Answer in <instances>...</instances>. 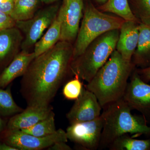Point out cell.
Masks as SVG:
<instances>
[{"label": "cell", "instance_id": "27", "mask_svg": "<svg viewBox=\"0 0 150 150\" xmlns=\"http://www.w3.org/2000/svg\"><path fill=\"white\" fill-rule=\"evenodd\" d=\"M66 142H58L54 143L47 148L48 150H71V148L66 144Z\"/></svg>", "mask_w": 150, "mask_h": 150}, {"label": "cell", "instance_id": "25", "mask_svg": "<svg viewBox=\"0 0 150 150\" xmlns=\"http://www.w3.org/2000/svg\"><path fill=\"white\" fill-rule=\"evenodd\" d=\"M16 26V21L9 15L0 11V32Z\"/></svg>", "mask_w": 150, "mask_h": 150}, {"label": "cell", "instance_id": "23", "mask_svg": "<svg viewBox=\"0 0 150 150\" xmlns=\"http://www.w3.org/2000/svg\"><path fill=\"white\" fill-rule=\"evenodd\" d=\"M130 8L139 23L150 25V0H132Z\"/></svg>", "mask_w": 150, "mask_h": 150}, {"label": "cell", "instance_id": "8", "mask_svg": "<svg viewBox=\"0 0 150 150\" xmlns=\"http://www.w3.org/2000/svg\"><path fill=\"white\" fill-rule=\"evenodd\" d=\"M103 127L102 116L91 121L71 124L67 128V138L86 150L99 148Z\"/></svg>", "mask_w": 150, "mask_h": 150}, {"label": "cell", "instance_id": "28", "mask_svg": "<svg viewBox=\"0 0 150 150\" xmlns=\"http://www.w3.org/2000/svg\"><path fill=\"white\" fill-rule=\"evenodd\" d=\"M137 73L146 80L150 81V66L138 70Z\"/></svg>", "mask_w": 150, "mask_h": 150}, {"label": "cell", "instance_id": "15", "mask_svg": "<svg viewBox=\"0 0 150 150\" xmlns=\"http://www.w3.org/2000/svg\"><path fill=\"white\" fill-rule=\"evenodd\" d=\"M23 38L22 33L16 26L0 32V63L18 54Z\"/></svg>", "mask_w": 150, "mask_h": 150}, {"label": "cell", "instance_id": "1", "mask_svg": "<svg viewBox=\"0 0 150 150\" xmlns=\"http://www.w3.org/2000/svg\"><path fill=\"white\" fill-rule=\"evenodd\" d=\"M73 59L72 43L59 40L33 59L21 81V92L28 105H50L70 70Z\"/></svg>", "mask_w": 150, "mask_h": 150}, {"label": "cell", "instance_id": "20", "mask_svg": "<svg viewBox=\"0 0 150 150\" xmlns=\"http://www.w3.org/2000/svg\"><path fill=\"white\" fill-rule=\"evenodd\" d=\"M108 148L111 150H150V139H137L125 134L116 139Z\"/></svg>", "mask_w": 150, "mask_h": 150}, {"label": "cell", "instance_id": "18", "mask_svg": "<svg viewBox=\"0 0 150 150\" xmlns=\"http://www.w3.org/2000/svg\"><path fill=\"white\" fill-rule=\"evenodd\" d=\"M98 10L103 12L114 14L126 21L138 22L133 14L128 0H107Z\"/></svg>", "mask_w": 150, "mask_h": 150}, {"label": "cell", "instance_id": "14", "mask_svg": "<svg viewBox=\"0 0 150 150\" xmlns=\"http://www.w3.org/2000/svg\"><path fill=\"white\" fill-rule=\"evenodd\" d=\"M35 57L34 52L23 51L16 55L0 74V88L6 87L15 79L23 76Z\"/></svg>", "mask_w": 150, "mask_h": 150}, {"label": "cell", "instance_id": "21", "mask_svg": "<svg viewBox=\"0 0 150 150\" xmlns=\"http://www.w3.org/2000/svg\"><path fill=\"white\" fill-rule=\"evenodd\" d=\"M54 117V113L31 127L21 130L24 133L36 137H45L51 135L56 131Z\"/></svg>", "mask_w": 150, "mask_h": 150}, {"label": "cell", "instance_id": "6", "mask_svg": "<svg viewBox=\"0 0 150 150\" xmlns=\"http://www.w3.org/2000/svg\"><path fill=\"white\" fill-rule=\"evenodd\" d=\"M59 8V5H52L38 10L30 19L16 21V27L24 34L22 51H28L34 46L57 18Z\"/></svg>", "mask_w": 150, "mask_h": 150}, {"label": "cell", "instance_id": "31", "mask_svg": "<svg viewBox=\"0 0 150 150\" xmlns=\"http://www.w3.org/2000/svg\"><path fill=\"white\" fill-rule=\"evenodd\" d=\"M40 1L42 3L48 4H52V3L55 2L58 0H40Z\"/></svg>", "mask_w": 150, "mask_h": 150}, {"label": "cell", "instance_id": "17", "mask_svg": "<svg viewBox=\"0 0 150 150\" xmlns=\"http://www.w3.org/2000/svg\"><path fill=\"white\" fill-rule=\"evenodd\" d=\"M61 26L56 18L49 26L46 32L34 45V52L35 56H39L51 49L60 40Z\"/></svg>", "mask_w": 150, "mask_h": 150}, {"label": "cell", "instance_id": "10", "mask_svg": "<svg viewBox=\"0 0 150 150\" xmlns=\"http://www.w3.org/2000/svg\"><path fill=\"white\" fill-rule=\"evenodd\" d=\"M101 108L95 95L83 89L67 113V118L71 124L91 121L100 116Z\"/></svg>", "mask_w": 150, "mask_h": 150}, {"label": "cell", "instance_id": "19", "mask_svg": "<svg viewBox=\"0 0 150 150\" xmlns=\"http://www.w3.org/2000/svg\"><path fill=\"white\" fill-rule=\"evenodd\" d=\"M40 0H16L11 16L16 21L32 18L38 11Z\"/></svg>", "mask_w": 150, "mask_h": 150}, {"label": "cell", "instance_id": "16", "mask_svg": "<svg viewBox=\"0 0 150 150\" xmlns=\"http://www.w3.org/2000/svg\"><path fill=\"white\" fill-rule=\"evenodd\" d=\"M139 40L133 63L144 68L150 66V25L139 23Z\"/></svg>", "mask_w": 150, "mask_h": 150}, {"label": "cell", "instance_id": "9", "mask_svg": "<svg viewBox=\"0 0 150 150\" xmlns=\"http://www.w3.org/2000/svg\"><path fill=\"white\" fill-rule=\"evenodd\" d=\"M83 10V0H64L57 16L61 26L60 40L72 43L76 40Z\"/></svg>", "mask_w": 150, "mask_h": 150}, {"label": "cell", "instance_id": "22", "mask_svg": "<svg viewBox=\"0 0 150 150\" xmlns=\"http://www.w3.org/2000/svg\"><path fill=\"white\" fill-rule=\"evenodd\" d=\"M23 110L16 103L10 89L4 90L0 88V115L4 116L14 115Z\"/></svg>", "mask_w": 150, "mask_h": 150}, {"label": "cell", "instance_id": "11", "mask_svg": "<svg viewBox=\"0 0 150 150\" xmlns=\"http://www.w3.org/2000/svg\"><path fill=\"white\" fill-rule=\"evenodd\" d=\"M123 98L131 109H150V85L144 81L138 73L133 75L128 83Z\"/></svg>", "mask_w": 150, "mask_h": 150}, {"label": "cell", "instance_id": "12", "mask_svg": "<svg viewBox=\"0 0 150 150\" xmlns=\"http://www.w3.org/2000/svg\"><path fill=\"white\" fill-rule=\"evenodd\" d=\"M54 113L51 105H28L21 112L13 115L7 124V130H21L35 125Z\"/></svg>", "mask_w": 150, "mask_h": 150}, {"label": "cell", "instance_id": "24", "mask_svg": "<svg viewBox=\"0 0 150 150\" xmlns=\"http://www.w3.org/2000/svg\"><path fill=\"white\" fill-rule=\"evenodd\" d=\"M83 89V83L77 76L73 79L68 81L64 86L63 94L64 97L69 100H76L80 96Z\"/></svg>", "mask_w": 150, "mask_h": 150}, {"label": "cell", "instance_id": "2", "mask_svg": "<svg viewBox=\"0 0 150 150\" xmlns=\"http://www.w3.org/2000/svg\"><path fill=\"white\" fill-rule=\"evenodd\" d=\"M135 65L124 60L114 50L104 65L86 86L93 93L101 107L123 98Z\"/></svg>", "mask_w": 150, "mask_h": 150}, {"label": "cell", "instance_id": "26", "mask_svg": "<svg viewBox=\"0 0 150 150\" xmlns=\"http://www.w3.org/2000/svg\"><path fill=\"white\" fill-rule=\"evenodd\" d=\"M16 0H0V11L11 15Z\"/></svg>", "mask_w": 150, "mask_h": 150}, {"label": "cell", "instance_id": "5", "mask_svg": "<svg viewBox=\"0 0 150 150\" xmlns=\"http://www.w3.org/2000/svg\"><path fill=\"white\" fill-rule=\"evenodd\" d=\"M83 14L73 46V60L81 55L89 45L100 35L110 30L120 29L125 21L118 16L103 13L91 4L85 8Z\"/></svg>", "mask_w": 150, "mask_h": 150}, {"label": "cell", "instance_id": "3", "mask_svg": "<svg viewBox=\"0 0 150 150\" xmlns=\"http://www.w3.org/2000/svg\"><path fill=\"white\" fill-rule=\"evenodd\" d=\"M101 114L103 127L99 148H108L125 134H150V126L131 113V108L123 98L104 107Z\"/></svg>", "mask_w": 150, "mask_h": 150}, {"label": "cell", "instance_id": "13", "mask_svg": "<svg viewBox=\"0 0 150 150\" xmlns=\"http://www.w3.org/2000/svg\"><path fill=\"white\" fill-rule=\"evenodd\" d=\"M139 25L137 22L125 21L119 29L115 50L126 62H131L137 48L139 38Z\"/></svg>", "mask_w": 150, "mask_h": 150}, {"label": "cell", "instance_id": "4", "mask_svg": "<svg viewBox=\"0 0 150 150\" xmlns=\"http://www.w3.org/2000/svg\"><path fill=\"white\" fill-rule=\"evenodd\" d=\"M119 29L106 32L96 38L80 56L73 59L70 70L75 76L89 82L115 49Z\"/></svg>", "mask_w": 150, "mask_h": 150}, {"label": "cell", "instance_id": "30", "mask_svg": "<svg viewBox=\"0 0 150 150\" xmlns=\"http://www.w3.org/2000/svg\"><path fill=\"white\" fill-rule=\"evenodd\" d=\"M5 122L4 120L2 119L0 116V134H1L2 132L4 129Z\"/></svg>", "mask_w": 150, "mask_h": 150}, {"label": "cell", "instance_id": "29", "mask_svg": "<svg viewBox=\"0 0 150 150\" xmlns=\"http://www.w3.org/2000/svg\"><path fill=\"white\" fill-rule=\"evenodd\" d=\"M0 150H18V149L4 143H0Z\"/></svg>", "mask_w": 150, "mask_h": 150}, {"label": "cell", "instance_id": "7", "mask_svg": "<svg viewBox=\"0 0 150 150\" xmlns=\"http://www.w3.org/2000/svg\"><path fill=\"white\" fill-rule=\"evenodd\" d=\"M4 142L18 150H39L48 148L58 142H68L66 131L62 129L45 137H36L21 130H8L5 134Z\"/></svg>", "mask_w": 150, "mask_h": 150}, {"label": "cell", "instance_id": "32", "mask_svg": "<svg viewBox=\"0 0 150 150\" xmlns=\"http://www.w3.org/2000/svg\"><path fill=\"white\" fill-rule=\"evenodd\" d=\"M98 2L100 3H105L107 0H97Z\"/></svg>", "mask_w": 150, "mask_h": 150}]
</instances>
